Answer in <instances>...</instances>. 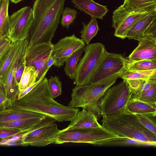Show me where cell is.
<instances>
[{
    "mask_svg": "<svg viewBox=\"0 0 156 156\" xmlns=\"http://www.w3.org/2000/svg\"><path fill=\"white\" fill-rule=\"evenodd\" d=\"M11 107L37 113L58 122L71 121L79 111L78 108L64 105L54 100L49 90L48 80L45 77L28 94L15 101Z\"/></svg>",
    "mask_w": 156,
    "mask_h": 156,
    "instance_id": "cell-1",
    "label": "cell"
},
{
    "mask_svg": "<svg viewBox=\"0 0 156 156\" xmlns=\"http://www.w3.org/2000/svg\"><path fill=\"white\" fill-rule=\"evenodd\" d=\"M65 0H35L27 48L51 42L60 23Z\"/></svg>",
    "mask_w": 156,
    "mask_h": 156,
    "instance_id": "cell-2",
    "label": "cell"
},
{
    "mask_svg": "<svg viewBox=\"0 0 156 156\" xmlns=\"http://www.w3.org/2000/svg\"><path fill=\"white\" fill-rule=\"evenodd\" d=\"M102 126L121 137H125L156 146V135L146 128L135 114L127 111L111 116H102Z\"/></svg>",
    "mask_w": 156,
    "mask_h": 156,
    "instance_id": "cell-3",
    "label": "cell"
},
{
    "mask_svg": "<svg viewBox=\"0 0 156 156\" xmlns=\"http://www.w3.org/2000/svg\"><path fill=\"white\" fill-rule=\"evenodd\" d=\"M120 75L114 74L94 83L76 85L72 90L68 106L82 108L100 118V102L106 91L115 83Z\"/></svg>",
    "mask_w": 156,
    "mask_h": 156,
    "instance_id": "cell-4",
    "label": "cell"
},
{
    "mask_svg": "<svg viewBox=\"0 0 156 156\" xmlns=\"http://www.w3.org/2000/svg\"><path fill=\"white\" fill-rule=\"evenodd\" d=\"M102 126L98 127L72 128L59 130L54 144L85 143L104 146L107 143L121 138Z\"/></svg>",
    "mask_w": 156,
    "mask_h": 156,
    "instance_id": "cell-5",
    "label": "cell"
},
{
    "mask_svg": "<svg viewBox=\"0 0 156 156\" xmlns=\"http://www.w3.org/2000/svg\"><path fill=\"white\" fill-rule=\"evenodd\" d=\"M84 54L77 65L73 83L79 86L90 83L103 58L108 52L102 43H96L85 46Z\"/></svg>",
    "mask_w": 156,
    "mask_h": 156,
    "instance_id": "cell-6",
    "label": "cell"
},
{
    "mask_svg": "<svg viewBox=\"0 0 156 156\" xmlns=\"http://www.w3.org/2000/svg\"><path fill=\"white\" fill-rule=\"evenodd\" d=\"M132 94L126 80L110 87L100 102L101 116H115L126 111L127 104Z\"/></svg>",
    "mask_w": 156,
    "mask_h": 156,
    "instance_id": "cell-7",
    "label": "cell"
},
{
    "mask_svg": "<svg viewBox=\"0 0 156 156\" xmlns=\"http://www.w3.org/2000/svg\"><path fill=\"white\" fill-rule=\"evenodd\" d=\"M127 61L121 54L107 52L90 83L97 82L114 74L121 75L126 69Z\"/></svg>",
    "mask_w": 156,
    "mask_h": 156,
    "instance_id": "cell-8",
    "label": "cell"
},
{
    "mask_svg": "<svg viewBox=\"0 0 156 156\" xmlns=\"http://www.w3.org/2000/svg\"><path fill=\"white\" fill-rule=\"evenodd\" d=\"M53 44L51 42L36 44L27 48L25 56V66H34L37 73L36 82L45 76L47 64L51 55Z\"/></svg>",
    "mask_w": 156,
    "mask_h": 156,
    "instance_id": "cell-9",
    "label": "cell"
},
{
    "mask_svg": "<svg viewBox=\"0 0 156 156\" xmlns=\"http://www.w3.org/2000/svg\"><path fill=\"white\" fill-rule=\"evenodd\" d=\"M85 43L74 34L60 39L53 44L51 55L56 60L55 66L59 68L63 65L66 59L75 52L83 48Z\"/></svg>",
    "mask_w": 156,
    "mask_h": 156,
    "instance_id": "cell-10",
    "label": "cell"
},
{
    "mask_svg": "<svg viewBox=\"0 0 156 156\" xmlns=\"http://www.w3.org/2000/svg\"><path fill=\"white\" fill-rule=\"evenodd\" d=\"M59 130L55 122L50 123L24 135L20 145L43 147L54 143Z\"/></svg>",
    "mask_w": 156,
    "mask_h": 156,
    "instance_id": "cell-11",
    "label": "cell"
},
{
    "mask_svg": "<svg viewBox=\"0 0 156 156\" xmlns=\"http://www.w3.org/2000/svg\"><path fill=\"white\" fill-rule=\"evenodd\" d=\"M32 22V8L28 6L22 8L9 16V34L25 38L30 32Z\"/></svg>",
    "mask_w": 156,
    "mask_h": 156,
    "instance_id": "cell-12",
    "label": "cell"
},
{
    "mask_svg": "<svg viewBox=\"0 0 156 156\" xmlns=\"http://www.w3.org/2000/svg\"><path fill=\"white\" fill-rule=\"evenodd\" d=\"M139 41L138 46L128 56V61L156 60V37L147 35Z\"/></svg>",
    "mask_w": 156,
    "mask_h": 156,
    "instance_id": "cell-13",
    "label": "cell"
},
{
    "mask_svg": "<svg viewBox=\"0 0 156 156\" xmlns=\"http://www.w3.org/2000/svg\"><path fill=\"white\" fill-rule=\"evenodd\" d=\"M155 11H156V4L132 12L115 30L114 35L122 39L126 38L127 32L136 21L147 13Z\"/></svg>",
    "mask_w": 156,
    "mask_h": 156,
    "instance_id": "cell-14",
    "label": "cell"
},
{
    "mask_svg": "<svg viewBox=\"0 0 156 156\" xmlns=\"http://www.w3.org/2000/svg\"><path fill=\"white\" fill-rule=\"evenodd\" d=\"M156 18V11L146 14L129 29L126 34V38L139 41L144 37L145 31Z\"/></svg>",
    "mask_w": 156,
    "mask_h": 156,
    "instance_id": "cell-15",
    "label": "cell"
},
{
    "mask_svg": "<svg viewBox=\"0 0 156 156\" xmlns=\"http://www.w3.org/2000/svg\"><path fill=\"white\" fill-rule=\"evenodd\" d=\"M72 2L80 11L96 19L103 20L108 12L106 6L99 4L93 0H72Z\"/></svg>",
    "mask_w": 156,
    "mask_h": 156,
    "instance_id": "cell-16",
    "label": "cell"
},
{
    "mask_svg": "<svg viewBox=\"0 0 156 156\" xmlns=\"http://www.w3.org/2000/svg\"><path fill=\"white\" fill-rule=\"evenodd\" d=\"M96 116L91 112L83 108L78 111L75 117L67 127L69 128H93L101 127Z\"/></svg>",
    "mask_w": 156,
    "mask_h": 156,
    "instance_id": "cell-17",
    "label": "cell"
},
{
    "mask_svg": "<svg viewBox=\"0 0 156 156\" xmlns=\"http://www.w3.org/2000/svg\"><path fill=\"white\" fill-rule=\"evenodd\" d=\"M46 116L37 113L18 110L11 107L0 111V123L21 119Z\"/></svg>",
    "mask_w": 156,
    "mask_h": 156,
    "instance_id": "cell-18",
    "label": "cell"
},
{
    "mask_svg": "<svg viewBox=\"0 0 156 156\" xmlns=\"http://www.w3.org/2000/svg\"><path fill=\"white\" fill-rule=\"evenodd\" d=\"M126 111L134 114H145L156 115V105L131 97L127 104Z\"/></svg>",
    "mask_w": 156,
    "mask_h": 156,
    "instance_id": "cell-19",
    "label": "cell"
},
{
    "mask_svg": "<svg viewBox=\"0 0 156 156\" xmlns=\"http://www.w3.org/2000/svg\"><path fill=\"white\" fill-rule=\"evenodd\" d=\"M37 77V73L34 66H25L18 85L19 94L34 84L36 82Z\"/></svg>",
    "mask_w": 156,
    "mask_h": 156,
    "instance_id": "cell-20",
    "label": "cell"
},
{
    "mask_svg": "<svg viewBox=\"0 0 156 156\" xmlns=\"http://www.w3.org/2000/svg\"><path fill=\"white\" fill-rule=\"evenodd\" d=\"M83 29L80 31L81 39L87 45L90 44L91 40L97 34L100 30L96 19L91 17L87 24L82 22Z\"/></svg>",
    "mask_w": 156,
    "mask_h": 156,
    "instance_id": "cell-21",
    "label": "cell"
},
{
    "mask_svg": "<svg viewBox=\"0 0 156 156\" xmlns=\"http://www.w3.org/2000/svg\"><path fill=\"white\" fill-rule=\"evenodd\" d=\"M120 77L123 80L142 79L146 80L156 79V69L140 71H129L126 70Z\"/></svg>",
    "mask_w": 156,
    "mask_h": 156,
    "instance_id": "cell-22",
    "label": "cell"
},
{
    "mask_svg": "<svg viewBox=\"0 0 156 156\" xmlns=\"http://www.w3.org/2000/svg\"><path fill=\"white\" fill-rule=\"evenodd\" d=\"M83 52V49L80 50L72 54L65 61V72L66 75L72 80L74 79L77 64Z\"/></svg>",
    "mask_w": 156,
    "mask_h": 156,
    "instance_id": "cell-23",
    "label": "cell"
},
{
    "mask_svg": "<svg viewBox=\"0 0 156 156\" xmlns=\"http://www.w3.org/2000/svg\"><path fill=\"white\" fill-rule=\"evenodd\" d=\"M156 4V0H124L120 5L125 11L129 13Z\"/></svg>",
    "mask_w": 156,
    "mask_h": 156,
    "instance_id": "cell-24",
    "label": "cell"
},
{
    "mask_svg": "<svg viewBox=\"0 0 156 156\" xmlns=\"http://www.w3.org/2000/svg\"><path fill=\"white\" fill-rule=\"evenodd\" d=\"M9 0H2L0 11V35L9 34V16L8 8Z\"/></svg>",
    "mask_w": 156,
    "mask_h": 156,
    "instance_id": "cell-25",
    "label": "cell"
},
{
    "mask_svg": "<svg viewBox=\"0 0 156 156\" xmlns=\"http://www.w3.org/2000/svg\"><path fill=\"white\" fill-rule=\"evenodd\" d=\"M156 69V60H142L136 62L127 60L126 70L129 71H140Z\"/></svg>",
    "mask_w": 156,
    "mask_h": 156,
    "instance_id": "cell-26",
    "label": "cell"
},
{
    "mask_svg": "<svg viewBox=\"0 0 156 156\" xmlns=\"http://www.w3.org/2000/svg\"><path fill=\"white\" fill-rule=\"evenodd\" d=\"M104 146H151L149 144L125 137L115 139L106 143Z\"/></svg>",
    "mask_w": 156,
    "mask_h": 156,
    "instance_id": "cell-27",
    "label": "cell"
},
{
    "mask_svg": "<svg viewBox=\"0 0 156 156\" xmlns=\"http://www.w3.org/2000/svg\"><path fill=\"white\" fill-rule=\"evenodd\" d=\"M132 97L145 102L156 105V84L147 90L133 94Z\"/></svg>",
    "mask_w": 156,
    "mask_h": 156,
    "instance_id": "cell-28",
    "label": "cell"
},
{
    "mask_svg": "<svg viewBox=\"0 0 156 156\" xmlns=\"http://www.w3.org/2000/svg\"><path fill=\"white\" fill-rule=\"evenodd\" d=\"M135 115L143 126L156 135V115L145 114Z\"/></svg>",
    "mask_w": 156,
    "mask_h": 156,
    "instance_id": "cell-29",
    "label": "cell"
},
{
    "mask_svg": "<svg viewBox=\"0 0 156 156\" xmlns=\"http://www.w3.org/2000/svg\"><path fill=\"white\" fill-rule=\"evenodd\" d=\"M77 12L74 9L65 7L62 13L60 23L63 27L68 28L76 19Z\"/></svg>",
    "mask_w": 156,
    "mask_h": 156,
    "instance_id": "cell-30",
    "label": "cell"
},
{
    "mask_svg": "<svg viewBox=\"0 0 156 156\" xmlns=\"http://www.w3.org/2000/svg\"><path fill=\"white\" fill-rule=\"evenodd\" d=\"M49 90L52 98L54 99L62 94V82L58 76H51L48 80Z\"/></svg>",
    "mask_w": 156,
    "mask_h": 156,
    "instance_id": "cell-31",
    "label": "cell"
},
{
    "mask_svg": "<svg viewBox=\"0 0 156 156\" xmlns=\"http://www.w3.org/2000/svg\"><path fill=\"white\" fill-rule=\"evenodd\" d=\"M12 105L7 98L4 86L0 85V111L11 107Z\"/></svg>",
    "mask_w": 156,
    "mask_h": 156,
    "instance_id": "cell-32",
    "label": "cell"
},
{
    "mask_svg": "<svg viewBox=\"0 0 156 156\" xmlns=\"http://www.w3.org/2000/svg\"><path fill=\"white\" fill-rule=\"evenodd\" d=\"M23 132L15 129L0 128V138L10 137Z\"/></svg>",
    "mask_w": 156,
    "mask_h": 156,
    "instance_id": "cell-33",
    "label": "cell"
},
{
    "mask_svg": "<svg viewBox=\"0 0 156 156\" xmlns=\"http://www.w3.org/2000/svg\"><path fill=\"white\" fill-rule=\"evenodd\" d=\"M126 80L133 94H134L140 86L147 81L142 79H129Z\"/></svg>",
    "mask_w": 156,
    "mask_h": 156,
    "instance_id": "cell-34",
    "label": "cell"
},
{
    "mask_svg": "<svg viewBox=\"0 0 156 156\" xmlns=\"http://www.w3.org/2000/svg\"><path fill=\"white\" fill-rule=\"evenodd\" d=\"M25 66V62L23 64L21 67H15L13 69V77H14L15 82L17 85L20 80Z\"/></svg>",
    "mask_w": 156,
    "mask_h": 156,
    "instance_id": "cell-35",
    "label": "cell"
},
{
    "mask_svg": "<svg viewBox=\"0 0 156 156\" xmlns=\"http://www.w3.org/2000/svg\"><path fill=\"white\" fill-rule=\"evenodd\" d=\"M156 84V79L146 81L140 86L134 94L138 93L142 91L147 90Z\"/></svg>",
    "mask_w": 156,
    "mask_h": 156,
    "instance_id": "cell-36",
    "label": "cell"
},
{
    "mask_svg": "<svg viewBox=\"0 0 156 156\" xmlns=\"http://www.w3.org/2000/svg\"><path fill=\"white\" fill-rule=\"evenodd\" d=\"M45 76H43L39 80L35 82L33 85L27 88L21 93H20L18 95L16 100H20L30 92L33 88H34L45 77Z\"/></svg>",
    "mask_w": 156,
    "mask_h": 156,
    "instance_id": "cell-37",
    "label": "cell"
},
{
    "mask_svg": "<svg viewBox=\"0 0 156 156\" xmlns=\"http://www.w3.org/2000/svg\"><path fill=\"white\" fill-rule=\"evenodd\" d=\"M152 35L156 37V19L154 20L145 31L144 36Z\"/></svg>",
    "mask_w": 156,
    "mask_h": 156,
    "instance_id": "cell-38",
    "label": "cell"
},
{
    "mask_svg": "<svg viewBox=\"0 0 156 156\" xmlns=\"http://www.w3.org/2000/svg\"><path fill=\"white\" fill-rule=\"evenodd\" d=\"M14 52L12 53V54L9 56L7 59L5 60V63L2 68L0 74H2L6 70L9 66L10 63L14 55Z\"/></svg>",
    "mask_w": 156,
    "mask_h": 156,
    "instance_id": "cell-39",
    "label": "cell"
},
{
    "mask_svg": "<svg viewBox=\"0 0 156 156\" xmlns=\"http://www.w3.org/2000/svg\"><path fill=\"white\" fill-rule=\"evenodd\" d=\"M56 64V60L55 58L52 55H51L47 64L46 70L48 71L52 66H55Z\"/></svg>",
    "mask_w": 156,
    "mask_h": 156,
    "instance_id": "cell-40",
    "label": "cell"
},
{
    "mask_svg": "<svg viewBox=\"0 0 156 156\" xmlns=\"http://www.w3.org/2000/svg\"><path fill=\"white\" fill-rule=\"evenodd\" d=\"M8 43H4L0 47V54L5 49V48L7 46Z\"/></svg>",
    "mask_w": 156,
    "mask_h": 156,
    "instance_id": "cell-41",
    "label": "cell"
},
{
    "mask_svg": "<svg viewBox=\"0 0 156 156\" xmlns=\"http://www.w3.org/2000/svg\"><path fill=\"white\" fill-rule=\"evenodd\" d=\"M23 0H10L11 1L14 3L16 4Z\"/></svg>",
    "mask_w": 156,
    "mask_h": 156,
    "instance_id": "cell-42",
    "label": "cell"
},
{
    "mask_svg": "<svg viewBox=\"0 0 156 156\" xmlns=\"http://www.w3.org/2000/svg\"><path fill=\"white\" fill-rule=\"evenodd\" d=\"M5 42V41L3 40H0V47Z\"/></svg>",
    "mask_w": 156,
    "mask_h": 156,
    "instance_id": "cell-43",
    "label": "cell"
},
{
    "mask_svg": "<svg viewBox=\"0 0 156 156\" xmlns=\"http://www.w3.org/2000/svg\"><path fill=\"white\" fill-rule=\"evenodd\" d=\"M2 0H0V11L1 8Z\"/></svg>",
    "mask_w": 156,
    "mask_h": 156,
    "instance_id": "cell-44",
    "label": "cell"
}]
</instances>
